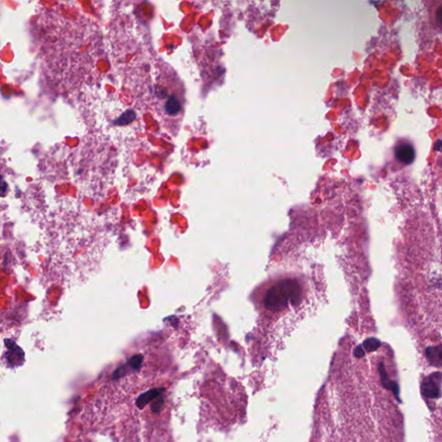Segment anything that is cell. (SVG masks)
Masks as SVG:
<instances>
[{"instance_id": "obj_2", "label": "cell", "mask_w": 442, "mask_h": 442, "mask_svg": "<svg viewBox=\"0 0 442 442\" xmlns=\"http://www.w3.org/2000/svg\"><path fill=\"white\" fill-rule=\"evenodd\" d=\"M442 375L440 372H436L428 376L421 383V391L425 396L428 398H435L440 393V387L442 383Z\"/></svg>"}, {"instance_id": "obj_3", "label": "cell", "mask_w": 442, "mask_h": 442, "mask_svg": "<svg viewBox=\"0 0 442 442\" xmlns=\"http://www.w3.org/2000/svg\"><path fill=\"white\" fill-rule=\"evenodd\" d=\"M396 156L400 162L405 164H411L414 162L415 156L414 148L412 145L408 144L398 145L396 148Z\"/></svg>"}, {"instance_id": "obj_5", "label": "cell", "mask_w": 442, "mask_h": 442, "mask_svg": "<svg viewBox=\"0 0 442 442\" xmlns=\"http://www.w3.org/2000/svg\"><path fill=\"white\" fill-rule=\"evenodd\" d=\"M164 390H165L164 388H163V389L158 388V389H150L149 391L145 392V394H143V395L138 397V401H137V406L139 409H143L150 401H152L153 399L158 397L161 395V393L164 391Z\"/></svg>"}, {"instance_id": "obj_9", "label": "cell", "mask_w": 442, "mask_h": 442, "mask_svg": "<svg viewBox=\"0 0 442 442\" xmlns=\"http://www.w3.org/2000/svg\"><path fill=\"white\" fill-rule=\"evenodd\" d=\"M354 354H355V356L357 357H363L364 355V351L363 349V347H358L356 348V350L354 352Z\"/></svg>"}, {"instance_id": "obj_8", "label": "cell", "mask_w": 442, "mask_h": 442, "mask_svg": "<svg viewBox=\"0 0 442 442\" xmlns=\"http://www.w3.org/2000/svg\"><path fill=\"white\" fill-rule=\"evenodd\" d=\"M436 19H437L439 25H440V26L442 28V6H440L438 10H437Z\"/></svg>"}, {"instance_id": "obj_4", "label": "cell", "mask_w": 442, "mask_h": 442, "mask_svg": "<svg viewBox=\"0 0 442 442\" xmlns=\"http://www.w3.org/2000/svg\"><path fill=\"white\" fill-rule=\"evenodd\" d=\"M426 355L432 365L436 367L442 366V345L428 347L426 350Z\"/></svg>"}, {"instance_id": "obj_1", "label": "cell", "mask_w": 442, "mask_h": 442, "mask_svg": "<svg viewBox=\"0 0 442 442\" xmlns=\"http://www.w3.org/2000/svg\"><path fill=\"white\" fill-rule=\"evenodd\" d=\"M301 292V285L296 280H281L267 291L264 304L269 311L280 312L289 304L293 306L299 304Z\"/></svg>"}, {"instance_id": "obj_10", "label": "cell", "mask_w": 442, "mask_h": 442, "mask_svg": "<svg viewBox=\"0 0 442 442\" xmlns=\"http://www.w3.org/2000/svg\"><path fill=\"white\" fill-rule=\"evenodd\" d=\"M435 148L437 151H442V140L436 142Z\"/></svg>"}, {"instance_id": "obj_6", "label": "cell", "mask_w": 442, "mask_h": 442, "mask_svg": "<svg viewBox=\"0 0 442 442\" xmlns=\"http://www.w3.org/2000/svg\"><path fill=\"white\" fill-rule=\"evenodd\" d=\"M181 109H182V105L180 103V99L176 96L169 97V99H167L166 104H165V111L168 115L177 116L180 114Z\"/></svg>"}, {"instance_id": "obj_7", "label": "cell", "mask_w": 442, "mask_h": 442, "mask_svg": "<svg viewBox=\"0 0 442 442\" xmlns=\"http://www.w3.org/2000/svg\"><path fill=\"white\" fill-rule=\"evenodd\" d=\"M380 347V341L376 338H370L364 341L363 347L367 352H373Z\"/></svg>"}]
</instances>
